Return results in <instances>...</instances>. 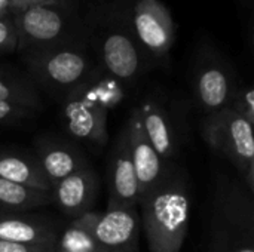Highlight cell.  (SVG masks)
Segmentation results:
<instances>
[{
    "label": "cell",
    "mask_w": 254,
    "mask_h": 252,
    "mask_svg": "<svg viewBox=\"0 0 254 252\" xmlns=\"http://www.w3.org/2000/svg\"><path fill=\"white\" fill-rule=\"evenodd\" d=\"M86 21L88 43L98 67L124 86H134L152 65L129 22V0H112Z\"/></svg>",
    "instance_id": "obj_1"
},
{
    "label": "cell",
    "mask_w": 254,
    "mask_h": 252,
    "mask_svg": "<svg viewBox=\"0 0 254 252\" xmlns=\"http://www.w3.org/2000/svg\"><path fill=\"white\" fill-rule=\"evenodd\" d=\"M140 221L150 252H180L189 224V190L183 172L168 168L162 180L138 201Z\"/></svg>",
    "instance_id": "obj_2"
},
{
    "label": "cell",
    "mask_w": 254,
    "mask_h": 252,
    "mask_svg": "<svg viewBox=\"0 0 254 252\" xmlns=\"http://www.w3.org/2000/svg\"><path fill=\"white\" fill-rule=\"evenodd\" d=\"M21 55L46 50L88 37L86 21L80 18L74 0H58L12 12Z\"/></svg>",
    "instance_id": "obj_3"
},
{
    "label": "cell",
    "mask_w": 254,
    "mask_h": 252,
    "mask_svg": "<svg viewBox=\"0 0 254 252\" xmlns=\"http://www.w3.org/2000/svg\"><path fill=\"white\" fill-rule=\"evenodd\" d=\"M25 68L36 83L49 92L65 97L98 68L88 37H82L46 50L21 55Z\"/></svg>",
    "instance_id": "obj_4"
},
{
    "label": "cell",
    "mask_w": 254,
    "mask_h": 252,
    "mask_svg": "<svg viewBox=\"0 0 254 252\" xmlns=\"http://www.w3.org/2000/svg\"><path fill=\"white\" fill-rule=\"evenodd\" d=\"M207 144L223 154L238 171L249 193L254 192V137L253 125L229 107L208 114L202 123Z\"/></svg>",
    "instance_id": "obj_5"
},
{
    "label": "cell",
    "mask_w": 254,
    "mask_h": 252,
    "mask_svg": "<svg viewBox=\"0 0 254 252\" xmlns=\"http://www.w3.org/2000/svg\"><path fill=\"white\" fill-rule=\"evenodd\" d=\"M211 252H254V208L250 193L238 184L217 190Z\"/></svg>",
    "instance_id": "obj_6"
},
{
    "label": "cell",
    "mask_w": 254,
    "mask_h": 252,
    "mask_svg": "<svg viewBox=\"0 0 254 252\" xmlns=\"http://www.w3.org/2000/svg\"><path fill=\"white\" fill-rule=\"evenodd\" d=\"M238 88L232 64L210 43L201 45L192 74V94L207 116L229 107Z\"/></svg>",
    "instance_id": "obj_7"
},
{
    "label": "cell",
    "mask_w": 254,
    "mask_h": 252,
    "mask_svg": "<svg viewBox=\"0 0 254 252\" xmlns=\"http://www.w3.org/2000/svg\"><path fill=\"white\" fill-rule=\"evenodd\" d=\"M129 22L150 64H168L176 42V24L161 0H129Z\"/></svg>",
    "instance_id": "obj_8"
},
{
    "label": "cell",
    "mask_w": 254,
    "mask_h": 252,
    "mask_svg": "<svg viewBox=\"0 0 254 252\" xmlns=\"http://www.w3.org/2000/svg\"><path fill=\"white\" fill-rule=\"evenodd\" d=\"M63 113L71 137L100 147L107 143L109 110L97 98L89 79L64 97Z\"/></svg>",
    "instance_id": "obj_9"
},
{
    "label": "cell",
    "mask_w": 254,
    "mask_h": 252,
    "mask_svg": "<svg viewBox=\"0 0 254 252\" xmlns=\"http://www.w3.org/2000/svg\"><path fill=\"white\" fill-rule=\"evenodd\" d=\"M138 206H109L94 227V241L101 252H138Z\"/></svg>",
    "instance_id": "obj_10"
},
{
    "label": "cell",
    "mask_w": 254,
    "mask_h": 252,
    "mask_svg": "<svg viewBox=\"0 0 254 252\" xmlns=\"http://www.w3.org/2000/svg\"><path fill=\"white\" fill-rule=\"evenodd\" d=\"M129 154L134 163L137 183H138V201L143 198L149 190H152L167 174L170 165L165 163L155 149L150 146L149 140L144 135L140 117L137 110L131 111L128 123L125 126Z\"/></svg>",
    "instance_id": "obj_11"
},
{
    "label": "cell",
    "mask_w": 254,
    "mask_h": 252,
    "mask_svg": "<svg viewBox=\"0 0 254 252\" xmlns=\"http://www.w3.org/2000/svg\"><path fill=\"white\" fill-rule=\"evenodd\" d=\"M97 196V177L86 166L55 184L51 190V201L71 218L89 212Z\"/></svg>",
    "instance_id": "obj_12"
},
{
    "label": "cell",
    "mask_w": 254,
    "mask_h": 252,
    "mask_svg": "<svg viewBox=\"0 0 254 252\" xmlns=\"http://www.w3.org/2000/svg\"><path fill=\"white\" fill-rule=\"evenodd\" d=\"M109 206H138V183L125 129L121 132L113 150Z\"/></svg>",
    "instance_id": "obj_13"
},
{
    "label": "cell",
    "mask_w": 254,
    "mask_h": 252,
    "mask_svg": "<svg viewBox=\"0 0 254 252\" xmlns=\"http://www.w3.org/2000/svg\"><path fill=\"white\" fill-rule=\"evenodd\" d=\"M135 110L150 146L165 163H170L177 153V141L168 111L156 100H144Z\"/></svg>",
    "instance_id": "obj_14"
},
{
    "label": "cell",
    "mask_w": 254,
    "mask_h": 252,
    "mask_svg": "<svg viewBox=\"0 0 254 252\" xmlns=\"http://www.w3.org/2000/svg\"><path fill=\"white\" fill-rule=\"evenodd\" d=\"M58 232V227L49 220L28 217L22 214L0 215L1 242L54 247Z\"/></svg>",
    "instance_id": "obj_15"
},
{
    "label": "cell",
    "mask_w": 254,
    "mask_h": 252,
    "mask_svg": "<svg viewBox=\"0 0 254 252\" xmlns=\"http://www.w3.org/2000/svg\"><path fill=\"white\" fill-rule=\"evenodd\" d=\"M34 159L52 187L88 166L86 160L76 149L60 141H48L39 146Z\"/></svg>",
    "instance_id": "obj_16"
},
{
    "label": "cell",
    "mask_w": 254,
    "mask_h": 252,
    "mask_svg": "<svg viewBox=\"0 0 254 252\" xmlns=\"http://www.w3.org/2000/svg\"><path fill=\"white\" fill-rule=\"evenodd\" d=\"M0 178L34 190H52L36 159L19 153L0 151Z\"/></svg>",
    "instance_id": "obj_17"
},
{
    "label": "cell",
    "mask_w": 254,
    "mask_h": 252,
    "mask_svg": "<svg viewBox=\"0 0 254 252\" xmlns=\"http://www.w3.org/2000/svg\"><path fill=\"white\" fill-rule=\"evenodd\" d=\"M100 214L89 211L73 218L58 232L54 252H101L94 241V227Z\"/></svg>",
    "instance_id": "obj_18"
},
{
    "label": "cell",
    "mask_w": 254,
    "mask_h": 252,
    "mask_svg": "<svg viewBox=\"0 0 254 252\" xmlns=\"http://www.w3.org/2000/svg\"><path fill=\"white\" fill-rule=\"evenodd\" d=\"M49 203H52L51 192L28 189L0 178V215L22 214Z\"/></svg>",
    "instance_id": "obj_19"
},
{
    "label": "cell",
    "mask_w": 254,
    "mask_h": 252,
    "mask_svg": "<svg viewBox=\"0 0 254 252\" xmlns=\"http://www.w3.org/2000/svg\"><path fill=\"white\" fill-rule=\"evenodd\" d=\"M0 100L31 111L42 108V101L33 82L3 65H0Z\"/></svg>",
    "instance_id": "obj_20"
},
{
    "label": "cell",
    "mask_w": 254,
    "mask_h": 252,
    "mask_svg": "<svg viewBox=\"0 0 254 252\" xmlns=\"http://www.w3.org/2000/svg\"><path fill=\"white\" fill-rule=\"evenodd\" d=\"M229 108L249 123H254V91L250 85H238Z\"/></svg>",
    "instance_id": "obj_21"
},
{
    "label": "cell",
    "mask_w": 254,
    "mask_h": 252,
    "mask_svg": "<svg viewBox=\"0 0 254 252\" xmlns=\"http://www.w3.org/2000/svg\"><path fill=\"white\" fill-rule=\"evenodd\" d=\"M18 34L10 13L0 15V55H7L16 50Z\"/></svg>",
    "instance_id": "obj_22"
},
{
    "label": "cell",
    "mask_w": 254,
    "mask_h": 252,
    "mask_svg": "<svg viewBox=\"0 0 254 252\" xmlns=\"http://www.w3.org/2000/svg\"><path fill=\"white\" fill-rule=\"evenodd\" d=\"M30 113H31V110H28L25 107L10 104V102H6V101L0 100V123L19 122L21 119H25Z\"/></svg>",
    "instance_id": "obj_23"
},
{
    "label": "cell",
    "mask_w": 254,
    "mask_h": 252,
    "mask_svg": "<svg viewBox=\"0 0 254 252\" xmlns=\"http://www.w3.org/2000/svg\"><path fill=\"white\" fill-rule=\"evenodd\" d=\"M0 252H54V247H37L0 241Z\"/></svg>",
    "instance_id": "obj_24"
},
{
    "label": "cell",
    "mask_w": 254,
    "mask_h": 252,
    "mask_svg": "<svg viewBox=\"0 0 254 252\" xmlns=\"http://www.w3.org/2000/svg\"><path fill=\"white\" fill-rule=\"evenodd\" d=\"M58 0H7V9L9 13L30 7V6H36V4H45V3H54Z\"/></svg>",
    "instance_id": "obj_25"
},
{
    "label": "cell",
    "mask_w": 254,
    "mask_h": 252,
    "mask_svg": "<svg viewBox=\"0 0 254 252\" xmlns=\"http://www.w3.org/2000/svg\"><path fill=\"white\" fill-rule=\"evenodd\" d=\"M4 13H9L7 0H0V15H4Z\"/></svg>",
    "instance_id": "obj_26"
},
{
    "label": "cell",
    "mask_w": 254,
    "mask_h": 252,
    "mask_svg": "<svg viewBox=\"0 0 254 252\" xmlns=\"http://www.w3.org/2000/svg\"><path fill=\"white\" fill-rule=\"evenodd\" d=\"M243 1H246V0H243ZM249 1H250V0H249Z\"/></svg>",
    "instance_id": "obj_27"
}]
</instances>
